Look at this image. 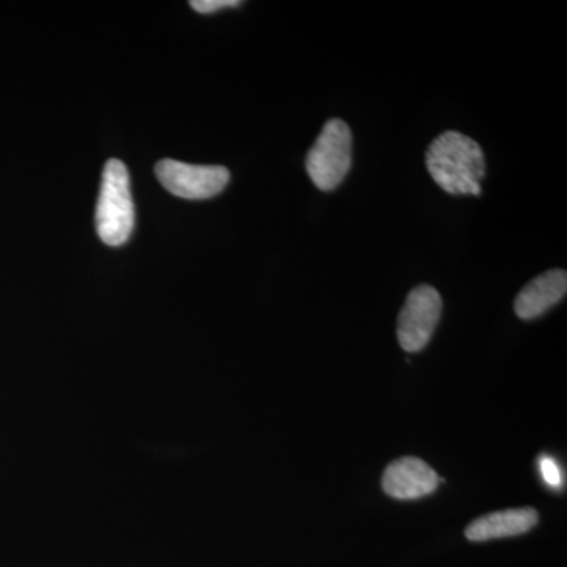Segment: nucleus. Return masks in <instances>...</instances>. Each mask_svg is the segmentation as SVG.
<instances>
[{"instance_id": "7", "label": "nucleus", "mask_w": 567, "mask_h": 567, "mask_svg": "<svg viewBox=\"0 0 567 567\" xmlns=\"http://www.w3.org/2000/svg\"><path fill=\"white\" fill-rule=\"evenodd\" d=\"M567 292L565 270H550L529 281L517 295L516 315L522 320H533L558 305Z\"/></svg>"}, {"instance_id": "2", "label": "nucleus", "mask_w": 567, "mask_h": 567, "mask_svg": "<svg viewBox=\"0 0 567 567\" xmlns=\"http://www.w3.org/2000/svg\"><path fill=\"white\" fill-rule=\"evenodd\" d=\"M133 226L134 205L128 169L118 159H111L103 171L102 192L96 205V230L104 244L121 246L128 240Z\"/></svg>"}, {"instance_id": "1", "label": "nucleus", "mask_w": 567, "mask_h": 567, "mask_svg": "<svg viewBox=\"0 0 567 567\" xmlns=\"http://www.w3.org/2000/svg\"><path fill=\"white\" fill-rule=\"evenodd\" d=\"M425 166L436 185L453 196H481L486 178V156L472 137L458 132L440 134L425 153Z\"/></svg>"}, {"instance_id": "4", "label": "nucleus", "mask_w": 567, "mask_h": 567, "mask_svg": "<svg viewBox=\"0 0 567 567\" xmlns=\"http://www.w3.org/2000/svg\"><path fill=\"white\" fill-rule=\"evenodd\" d=\"M442 309L443 301L439 290L427 284H421L409 293L398 317L399 344L405 352H421L429 344Z\"/></svg>"}, {"instance_id": "3", "label": "nucleus", "mask_w": 567, "mask_h": 567, "mask_svg": "<svg viewBox=\"0 0 567 567\" xmlns=\"http://www.w3.org/2000/svg\"><path fill=\"white\" fill-rule=\"evenodd\" d=\"M352 167V132L341 118L324 123L306 158V171L320 192L338 188Z\"/></svg>"}, {"instance_id": "6", "label": "nucleus", "mask_w": 567, "mask_h": 567, "mask_svg": "<svg viewBox=\"0 0 567 567\" xmlns=\"http://www.w3.org/2000/svg\"><path fill=\"white\" fill-rule=\"evenodd\" d=\"M440 477L423 458H395L386 466L382 477L385 494L395 499H416L434 494Z\"/></svg>"}, {"instance_id": "9", "label": "nucleus", "mask_w": 567, "mask_h": 567, "mask_svg": "<svg viewBox=\"0 0 567 567\" xmlns=\"http://www.w3.org/2000/svg\"><path fill=\"white\" fill-rule=\"evenodd\" d=\"M539 468L540 473H543L544 481H546L548 486L554 488L563 486L561 468H559L555 458H551L550 456H540Z\"/></svg>"}, {"instance_id": "8", "label": "nucleus", "mask_w": 567, "mask_h": 567, "mask_svg": "<svg viewBox=\"0 0 567 567\" xmlns=\"http://www.w3.org/2000/svg\"><path fill=\"white\" fill-rule=\"evenodd\" d=\"M537 522H539V514L533 507L498 511L473 520L465 529V537L472 543H484V540L524 535L535 528Z\"/></svg>"}, {"instance_id": "5", "label": "nucleus", "mask_w": 567, "mask_h": 567, "mask_svg": "<svg viewBox=\"0 0 567 567\" xmlns=\"http://www.w3.org/2000/svg\"><path fill=\"white\" fill-rule=\"evenodd\" d=\"M156 177L167 192L182 199H210L226 188L230 181L229 171L223 166H196L163 159L156 164Z\"/></svg>"}, {"instance_id": "10", "label": "nucleus", "mask_w": 567, "mask_h": 567, "mask_svg": "<svg viewBox=\"0 0 567 567\" xmlns=\"http://www.w3.org/2000/svg\"><path fill=\"white\" fill-rule=\"evenodd\" d=\"M238 6H241L238 0H194L192 2L193 9L203 14L215 13V11L223 9H233V7Z\"/></svg>"}]
</instances>
